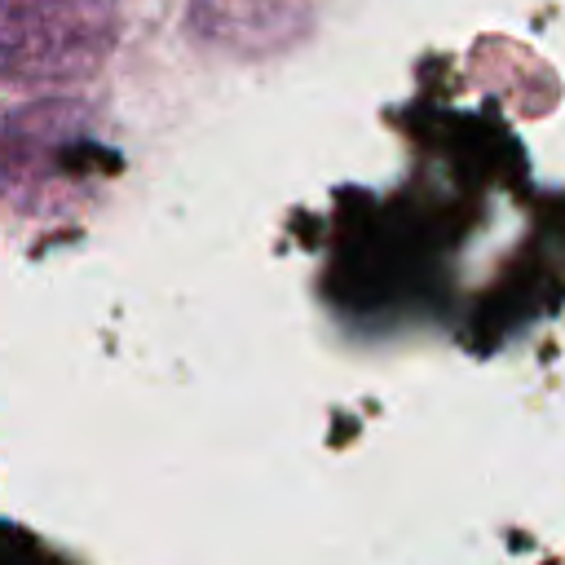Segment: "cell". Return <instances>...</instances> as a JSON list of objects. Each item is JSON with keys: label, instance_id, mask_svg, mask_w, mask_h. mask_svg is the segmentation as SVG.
Wrapping results in <instances>:
<instances>
[{"label": "cell", "instance_id": "1", "mask_svg": "<svg viewBox=\"0 0 565 565\" xmlns=\"http://www.w3.org/2000/svg\"><path fill=\"white\" fill-rule=\"evenodd\" d=\"M115 40L110 0H0V84L53 93L88 79Z\"/></svg>", "mask_w": 565, "mask_h": 565}, {"label": "cell", "instance_id": "2", "mask_svg": "<svg viewBox=\"0 0 565 565\" xmlns=\"http://www.w3.org/2000/svg\"><path fill=\"white\" fill-rule=\"evenodd\" d=\"M313 0H194L190 26L203 44L260 57L291 44L309 26Z\"/></svg>", "mask_w": 565, "mask_h": 565}]
</instances>
